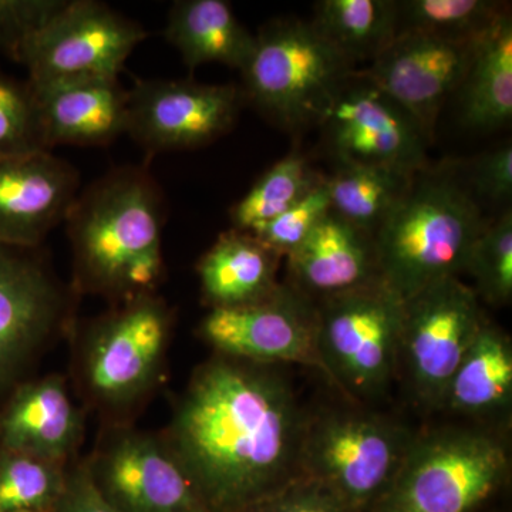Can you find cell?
I'll return each instance as SVG.
<instances>
[{
	"label": "cell",
	"mask_w": 512,
	"mask_h": 512,
	"mask_svg": "<svg viewBox=\"0 0 512 512\" xmlns=\"http://www.w3.org/2000/svg\"><path fill=\"white\" fill-rule=\"evenodd\" d=\"M29 86L35 94L49 150L55 146H106L126 133L128 90L119 77H86Z\"/></svg>",
	"instance_id": "19"
},
{
	"label": "cell",
	"mask_w": 512,
	"mask_h": 512,
	"mask_svg": "<svg viewBox=\"0 0 512 512\" xmlns=\"http://www.w3.org/2000/svg\"><path fill=\"white\" fill-rule=\"evenodd\" d=\"M67 0H0V52L18 62L26 43L50 22Z\"/></svg>",
	"instance_id": "33"
},
{
	"label": "cell",
	"mask_w": 512,
	"mask_h": 512,
	"mask_svg": "<svg viewBox=\"0 0 512 512\" xmlns=\"http://www.w3.org/2000/svg\"><path fill=\"white\" fill-rule=\"evenodd\" d=\"M70 464L0 447V512H52Z\"/></svg>",
	"instance_id": "28"
},
{
	"label": "cell",
	"mask_w": 512,
	"mask_h": 512,
	"mask_svg": "<svg viewBox=\"0 0 512 512\" xmlns=\"http://www.w3.org/2000/svg\"><path fill=\"white\" fill-rule=\"evenodd\" d=\"M316 306L332 386L353 404L380 399L399 373L403 299L379 278Z\"/></svg>",
	"instance_id": "7"
},
{
	"label": "cell",
	"mask_w": 512,
	"mask_h": 512,
	"mask_svg": "<svg viewBox=\"0 0 512 512\" xmlns=\"http://www.w3.org/2000/svg\"><path fill=\"white\" fill-rule=\"evenodd\" d=\"M485 224L477 198L454 171L424 168L373 235L380 279L406 301L458 278Z\"/></svg>",
	"instance_id": "3"
},
{
	"label": "cell",
	"mask_w": 512,
	"mask_h": 512,
	"mask_svg": "<svg viewBox=\"0 0 512 512\" xmlns=\"http://www.w3.org/2000/svg\"><path fill=\"white\" fill-rule=\"evenodd\" d=\"M165 39L183 57L185 66L220 63L238 69L247 64L255 36L225 0H180L171 6Z\"/></svg>",
	"instance_id": "23"
},
{
	"label": "cell",
	"mask_w": 512,
	"mask_h": 512,
	"mask_svg": "<svg viewBox=\"0 0 512 512\" xmlns=\"http://www.w3.org/2000/svg\"><path fill=\"white\" fill-rule=\"evenodd\" d=\"M511 406L512 342L487 319L451 377L440 410L494 427L510 416Z\"/></svg>",
	"instance_id": "21"
},
{
	"label": "cell",
	"mask_w": 512,
	"mask_h": 512,
	"mask_svg": "<svg viewBox=\"0 0 512 512\" xmlns=\"http://www.w3.org/2000/svg\"><path fill=\"white\" fill-rule=\"evenodd\" d=\"M323 178L312 170L302 154L289 153L272 165L234 205L232 228L254 231L301 201Z\"/></svg>",
	"instance_id": "27"
},
{
	"label": "cell",
	"mask_w": 512,
	"mask_h": 512,
	"mask_svg": "<svg viewBox=\"0 0 512 512\" xmlns=\"http://www.w3.org/2000/svg\"><path fill=\"white\" fill-rule=\"evenodd\" d=\"M83 437L84 414L63 376L28 379L0 404V447L70 464Z\"/></svg>",
	"instance_id": "18"
},
{
	"label": "cell",
	"mask_w": 512,
	"mask_h": 512,
	"mask_svg": "<svg viewBox=\"0 0 512 512\" xmlns=\"http://www.w3.org/2000/svg\"><path fill=\"white\" fill-rule=\"evenodd\" d=\"M413 175L379 165L340 164L326 178L330 212L373 239L409 190Z\"/></svg>",
	"instance_id": "26"
},
{
	"label": "cell",
	"mask_w": 512,
	"mask_h": 512,
	"mask_svg": "<svg viewBox=\"0 0 512 512\" xmlns=\"http://www.w3.org/2000/svg\"><path fill=\"white\" fill-rule=\"evenodd\" d=\"M147 37L143 26L94 0H67L18 57L32 84L86 77H119Z\"/></svg>",
	"instance_id": "12"
},
{
	"label": "cell",
	"mask_w": 512,
	"mask_h": 512,
	"mask_svg": "<svg viewBox=\"0 0 512 512\" xmlns=\"http://www.w3.org/2000/svg\"><path fill=\"white\" fill-rule=\"evenodd\" d=\"M312 25L346 62H372L399 32L397 2L322 0Z\"/></svg>",
	"instance_id": "25"
},
{
	"label": "cell",
	"mask_w": 512,
	"mask_h": 512,
	"mask_svg": "<svg viewBox=\"0 0 512 512\" xmlns=\"http://www.w3.org/2000/svg\"><path fill=\"white\" fill-rule=\"evenodd\" d=\"M52 512H121L97 490L86 458L74 460L67 470L62 497Z\"/></svg>",
	"instance_id": "36"
},
{
	"label": "cell",
	"mask_w": 512,
	"mask_h": 512,
	"mask_svg": "<svg viewBox=\"0 0 512 512\" xmlns=\"http://www.w3.org/2000/svg\"><path fill=\"white\" fill-rule=\"evenodd\" d=\"M174 312L156 293L117 303L77 339L74 377L80 396L110 426L128 424L163 379Z\"/></svg>",
	"instance_id": "4"
},
{
	"label": "cell",
	"mask_w": 512,
	"mask_h": 512,
	"mask_svg": "<svg viewBox=\"0 0 512 512\" xmlns=\"http://www.w3.org/2000/svg\"><path fill=\"white\" fill-rule=\"evenodd\" d=\"M329 212L328 181L323 178L301 201L274 220L254 229L251 234L279 258H288L301 247L313 229L328 217Z\"/></svg>",
	"instance_id": "32"
},
{
	"label": "cell",
	"mask_w": 512,
	"mask_h": 512,
	"mask_svg": "<svg viewBox=\"0 0 512 512\" xmlns=\"http://www.w3.org/2000/svg\"><path fill=\"white\" fill-rule=\"evenodd\" d=\"M308 419L279 366L214 355L161 437L208 512H251L301 474Z\"/></svg>",
	"instance_id": "1"
},
{
	"label": "cell",
	"mask_w": 512,
	"mask_h": 512,
	"mask_svg": "<svg viewBox=\"0 0 512 512\" xmlns=\"http://www.w3.org/2000/svg\"><path fill=\"white\" fill-rule=\"evenodd\" d=\"M510 448L495 427L417 433L370 512H473L510 476Z\"/></svg>",
	"instance_id": "5"
},
{
	"label": "cell",
	"mask_w": 512,
	"mask_h": 512,
	"mask_svg": "<svg viewBox=\"0 0 512 512\" xmlns=\"http://www.w3.org/2000/svg\"><path fill=\"white\" fill-rule=\"evenodd\" d=\"M242 100L235 84L138 80L128 90L126 133L150 153L202 147L231 130Z\"/></svg>",
	"instance_id": "15"
},
{
	"label": "cell",
	"mask_w": 512,
	"mask_h": 512,
	"mask_svg": "<svg viewBox=\"0 0 512 512\" xmlns=\"http://www.w3.org/2000/svg\"><path fill=\"white\" fill-rule=\"evenodd\" d=\"M74 292L37 249L0 245V404L72 328Z\"/></svg>",
	"instance_id": "9"
},
{
	"label": "cell",
	"mask_w": 512,
	"mask_h": 512,
	"mask_svg": "<svg viewBox=\"0 0 512 512\" xmlns=\"http://www.w3.org/2000/svg\"><path fill=\"white\" fill-rule=\"evenodd\" d=\"M198 336L215 355L261 365L295 363L316 370L332 384L320 356L318 306L292 285L281 284L269 298L251 305L210 309Z\"/></svg>",
	"instance_id": "11"
},
{
	"label": "cell",
	"mask_w": 512,
	"mask_h": 512,
	"mask_svg": "<svg viewBox=\"0 0 512 512\" xmlns=\"http://www.w3.org/2000/svg\"><path fill=\"white\" fill-rule=\"evenodd\" d=\"M293 288L313 302L355 291L379 279L373 239L329 212L288 256Z\"/></svg>",
	"instance_id": "20"
},
{
	"label": "cell",
	"mask_w": 512,
	"mask_h": 512,
	"mask_svg": "<svg viewBox=\"0 0 512 512\" xmlns=\"http://www.w3.org/2000/svg\"><path fill=\"white\" fill-rule=\"evenodd\" d=\"M468 190L474 197L507 202L512 194V148L510 144L477 157L468 170Z\"/></svg>",
	"instance_id": "35"
},
{
	"label": "cell",
	"mask_w": 512,
	"mask_h": 512,
	"mask_svg": "<svg viewBox=\"0 0 512 512\" xmlns=\"http://www.w3.org/2000/svg\"><path fill=\"white\" fill-rule=\"evenodd\" d=\"M353 66L311 22L272 20L255 36L242 67V96L282 128L320 123Z\"/></svg>",
	"instance_id": "6"
},
{
	"label": "cell",
	"mask_w": 512,
	"mask_h": 512,
	"mask_svg": "<svg viewBox=\"0 0 512 512\" xmlns=\"http://www.w3.org/2000/svg\"><path fill=\"white\" fill-rule=\"evenodd\" d=\"M50 151L28 82L0 72V160Z\"/></svg>",
	"instance_id": "31"
},
{
	"label": "cell",
	"mask_w": 512,
	"mask_h": 512,
	"mask_svg": "<svg viewBox=\"0 0 512 512\" xmlns=\"http://www.w3.org/2000/svg\"><path fill=\"white\" fill-rule=\"evenodd\" d=\"M73 289L117 303L163 278V197L147 168L121 167L80 191L67 214Z\"/></svg>",
	"instance_id": "2"
},
{
	"label": "cell",
	"mask_w": 512,
	"mask_h": 512,
	"mask_svg": "<svg viewBox=\"0 0 512 512\" xmlns=\"http://www.w3.org/2000/svg\"><path fill=\"white\" fill-rule=\"evenodd\" d=\"M76 168L50 151L0 160V245L37 249L80 192Z\"/></svg>",
	"instance_id": "17"
},
{
	"label": "cell",
	"mask_w": 512,
	"mask_h": 512,
	"mask_svg": "<svg viewBox=\"0 0 512 512\" xmlns=\"http://www.w3.org/2000/svg\"><path fill=\"white\" fill-rule=\"evenodd\" d=\"M461 113L468 127L495 130L512 117V19L510 10L478 37L461 84Z\"/></svg>",
	"instance_id": "24"
},
{
	"label": "cell",
	"mask_w": 512,
	"mask_h": 512,
	"mask_svg": "<svg viewBox=\"0 0 512 512\" xmlns=\"http://www.w3.org/2000/svg\"><path fill=\"white\" fill-rule=\"evenodd\" d=\"M279 259L251 232H222L198 262L204 302L210 309H227L264 301L281 285Z\"/></svg>",
	"instance_id": "22"
},
{
	"label": "cell",
	"mask_w": 512,
	"mask_h": 512,
	"mask_svg": "<svg viewBox=\"0 0 512 512\" xmlns=\"http://www.w3.org/2000/svg\"><path fill=\"white\" fill-rule=\"evenodd\" d=\"M86 464L97 490L121 512H208L161 434L109 426Z\"/></svg>",
	"instance_id": "13"
},
{
	"label": "cell",
	"mask_w": 512,
	"mask_h": 512,
	"mask_svg": "<svg viewBox=\"0 0 512 512\" xmlns=\"http://www.w3.org/2000/svg\"><path fill=\"white\" fill-rule=\"evenodd\" d=\"M510 6L493 0L397 2L399 32L416 30L451 40H477Z\"/></svg>",
	"instance_id": "29"
},
{
	"label": "cell",
	"mask_w": 512,
	"mask_h": 512,
	"mask_svg": "<svg viewBox=\"0 0 512 512\" xmlns=\"http://www.w3.org/2000/svg\"><path fill=\"white\" fill-rule=\"evenodd\" d=\"M319 124L340 164L379 165L407 174L427 168L431 140L419 121L355 70Z\"/></svg>",
	"instance_id": "14"
},
{
	"label": "cell",
	"mask_w": 512,
	"mask_h": 512,
	"mask_svg": "<svg viewBox=\"0 0 512 512\" xmlns=\"http://www.w3.org/2000/svg\"><path fill=\"white\" fill-rule=\"evenodd\" d=\"M251 512H352L338 493L315 478H293L278 493Z\"/></svg>",
	"instance_id": "34"
},
{
	"label": "cell",
	"mask_w": 512,
	"mask_h": 512,
	"mask_svg": "<svg viewBox=\"0 0 512 512\" xmlns=\"http://www.w3.org/2000/svg\"><path fill=\"white\" fill-rule=\"evenodd\" d=\"M485 320L477 293L458 278L404 301L399 373L421 406L440 410L448 383Z\"/></svg>",
	"instance_id": "10"
},
{
	"label": "cell",
	"mask_w": 512,
	"mask_h": 512,
	"mask_svg": "<svg viewBox=\"0 0 512 512\" xmlns=\"http://www.w3.org/2000/svg\"><path fill=\"white\" fill-rule=\"evenodd\" d=\"M476 42L402 30L355 72L412 114L431 140L444 101L463 84Z\"/></svg>",
	"instance_id": "16"
},
{
	"label": "cell",
	"mask_w": 512,
	"mask_h": 512,
	"mask_svg": "<svg viewBox=\"0 0 512 512\" xmlns=\"http://www.w3.org/2000/svg\"><path fill=\"white\" fill-rule=\"evenodd\" d=\"M466 272L473 276L478 299L491 306H505L512 299V212L487 222L478 235Z\"/></svg>",
	"instance_id": "30"
},
{
	"label": "cell",
	"mask_w": 512,
	"mask_h": 512,
	"mask_svg": "<svg viewBox=\"0 0 512 512\" xmlns=\"http://www.w3.org/2000/svg\"><path fill=\"white\" fill-rule=\"evenodd\" d=\"M416 436L392 417L355 407L309 414L301 474L328 485L352 512L369 510L392 483Z\"/></svg>",
	"instance_id": "8"
}]
</instances>
